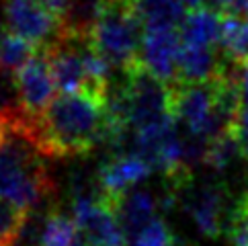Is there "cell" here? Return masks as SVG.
<instances>
[{
    "mask_svg": "<svg viewBox=\"0 0 248 246\" xmlns=\"http://www.w3.org/2000/svg\"><path fill=\"white\" fill-rule=\"evenodd\" d=\"M8 127H11V125H8V123H6L2 117H0V146H2L4 138H6V134H8Z\"/></svg>",
    "mask_w": 248,
    "mask_h": 246,
    "instance_id": "7402d4cb",
    "label": "cell"
},
{
    "mask_svg": "<svg viewBox=\"0 0 248 246\" xmlns=\"http://www.w3.org/2000/svg\"><path fill=\"white\" fill-rule=\"evenodd\" d=\"M232 66L221 56L217 58L214 47L181 43L179 51V82H211ZM236 66V64H234Z\"/></svg>",
    "mask_w": 248,
    "mask_h": 246,
    "instance_id": "30bf717a",
    "label": "cell"
},
{
    "mask_svg": "<svg viewBox=\"0 0 248 246\" xmlns=\"http://www.w3.org/2000/svg\"><path fill=\"white\" fill-rule=\"evenodd\" d=\"M152 170L154 169L150 166V162L140 154L121 152L113 154L109 160L101 164L99 172H96V183L105 195L119 203V199L131 189H136V184L148 179Z\"/></svg>",
    "mask_w": 248,
    "mask_h": 246,
    "instance_id": "9c48e42d",
    "label": "cell"
},
{
    "mask_svg": "<svg viewBox=\"0 0 248 246\" xmlns=\"http://www.w3.org/2000/svg\"><path fill=\"white\" fill-rule=\"evenodd\" d=\"M4 15L8 31L47 47L62 35V23L51 15L39 0H4Z\"/></svg>",
    "mask_w": 248,
    "mask_h": 246,
    "instance_id": "52a82bcc",
    "label": "cell"
},
{
    "mask_svg": "<svg viewBox=\"0 0 248 246\" xmlns=\"http://www.w3.org/2000/svg\"><path fill=\"white\" fill-rule=\"evenodd\" d=\"M131 246H176V238L164 219L154 217L129 240Z\"/></svg>",
    "mask_w": 248,
    "mask_h": 246,
    "instance_id": "ac0fdd59",
    "label": "cell"
},
{
    "mask_svg": "<svg viewBox=\"0 0 248 246\" xmlns=\"http://www.w3.org/2000/svg\"><path fill=\"white\" fill-rule=\"evenodd\" d=\"M0 117L11 127H27V117H25L21 105L16 74L4 68H0Z\"/></svg>",
    "mask_w": 248,
    "mask_h": 246,
    "instance_id": "9a60e30c",
    "label": "cell"
},
{
    "mask_svg": "<svg viewBox=\"0 0 248 246\" xmlns=\"http://www.w3.org/2000/svg\"><path fill=\"white\" fill-rule=\"evenodd\" d=\"M15 74H16V84H19L21 105H23L25 117H27V127H29L49 107V103L60 94L46 49L41 47Z\"/></svg>",
    "mask_w": 248,
    "mask_h": 246,
    "instance_id": "8992f818",
    "label": "cell"
},
{
    "mask_svg": "<svg viewBox=\"0 0 248 246\" xmlns=\"http://www.w3.org/2000/svg\"><path fill=\"white\" fill-rule=\"evenodd\" d=\"M141 31L127 0H99L96 16L88 29V43L111 66L125 72L141 62Z\"/></svg>",
    "mask_w": 248,
    "mask_h": 246,
    "instance_id": "3957f363",
    "label": "cell"
},
{
    "mask_svg": "<svg viewBox=\"0 0 248 246\" xmlns=\"http://www.w3.org/2000/svg\"><path fill=\"white\" fill-rule=\"evenodd\" d=\"M41 47H37L35 43L19 37L15 33H6L0 39V68L16 72L19 68H23L27 62L37 54Z\"/></svg>",
    "mask_w": 248,
    "mask_h": 246,
    "instance_id": "e0dca14e",
    "label": "cell"
},
{
    "mask_svg": "<svg viewBox=\"0 0 248 246\" xmlns=\"http://www.w3.org/2000/svg\"><path fill=\"white\" fill-rule=\"evenodd\" d=\"M181 2L185 6H189V8H197V6H203V0H181Z\"/></svg>",
    "mask_w": 248,
    "mask_h": 246,
    "instance_id": "603a6c76",
    "label": "cell"
},
{
    "mask_svg": "<svg viewBox=\"0 0 248 246\" xmlns=\"http://www.w3.org/2000/svg\"><path fill=\"white\" fill-rule=\"evenodd\" d=\"M6 29H8V25H6V15H4V0H0V39L6 35Z\"/></svg>",
    "mask_w": 248,
    "mask_h": 246,
    "instance_id": "44dd1931",
    "label": "cell"
},
{
    "mask_svg": "<svg viewBox=\"0 0 248 246\" xmlns=\"http://www.w3.org/2000/svg\"><path fill=\"white\" fill-rule=\"evenodd\" d=\"M242 107H248V60L242 66Z\"/></svg>",
    "mask_w": 248,
    "mask_h": 246,
    "instance_id": "ffe728a7",
    "label": "cell"
},
{
    "mask_svg": "<svg viewBox=\"0 0 248 246\" xmlns=\"http://www.w3.org/2000/svg\"><path fill=\"white\" fill-rule=\"evenodd\" d=\"M144 31L179 29L185 21V4L181 0H127Z\"/></svg>",
    "mask_w": 248,
    "mask_h": 246,
    "instance_id": "8fae6325",
    "label": "cell"
},
{
    "mask_svg": "<svg viewBox=\"0 0 248 246\" xmlns=\"http://www.w3.org/2000/svg\"><path fill=\"white\" fill-rule=\"evenodd\" d=\"M37 144L27 129L8 127L0 146V199L11 201L33 214L54 203L56 184Z\"/></svg>",
    "mask_w": 248,
    "mask_h": 246,
    "instance_id": "7a4b0ae2",
    "label": "cell"
},
{
    "mask_svg": "<svg viewBox=\"0 0 248 246\" xmlns=\"http://www.w3.org/2000/svg\"><path fill=\"white\" fill-rule=\"evenodd\" d=\"M221 16V33H219V46L221 56L230 64L244 66L248 60V15L236 13H219Z\"/></svg>",
    "mask_w": 248,
    "mask_h": 246,
    "instance_id": "5bb4252c",
    "label": "cell"
},
{
    "mask_svg": "<svg viewBox=\"0 0 248 246\" xmlns=\"http://www.w3.org/2000/svg\"><path fill=\"white\" fill-rule=\"evenodd\" d=\"M179 197L201 234H205L207 238H219L221 234H226L234 203H230V193L221 183L193 184L191 181L179 193Z\"/></svg>",
    "mask_w": 248,
    "mask_h": 246,
    "instance_id": "5b68a950",
    "label": "cell"
},
{
    "mask_svg": "<svg viewBox=\"0 0 248 246\" xmlns=\"http://www.w3.org/2000/svg\"><path fill=\"white\" fill-rule=\"evenodd\" d=\"M29 217H31L29 209L0 199V246L19 244Z\"/></svg>",
    "mask_w": 248,
    "mask_h": 246,
    "instance_id": "2e32d148",
    "label": "cell"
},
{
    "mask_svg": "<svg viewBox=\"0 0 248 246\" xmlns=\"http://www.w3.org/2000/svg\"><path fill=\"white\" fill-rule=\"evenodd\" d=\"M179 29H154L144 31L140 47V60L152 76L160 82L172 86L179 82V51H181Z\"/></svg>",
    "mask_w": 248,
    "mask_h": 246,
    "instance_id": "ba28073f",
    "label": "cell"
},
{
    "mask_svg": "<svg viewBox=\"0 0 248 246\" xmlns=\"http://www.w3.org/2000/svg\"><path fill=\"white\" fill-rule=\"evenodd\" d=\"M78 242L76 246H129L127 234L121 226L117 201L101 191L72 199Z\"/></svg>",
    "mask_w": 248,
    "mask_h": 246,
    "instance_id": "277c9868",
    "label": "cell"
},
{
    "mask_svg": "<svg viewBox=\"0 0 248 246\" xmlns=\"http://www.w3.org/2000/svg\"><path fill=\"white\" fill-rule=\"evenodd\" d=\"M221 33V16L209 6L191 8L181 25V39L183 43L201 47H214L219 43Z\"/></svg>",
    "mask_w": 248,
    "mask_h": 246,
    "instance_id": "7c38bea8",
    "label": "cell"
},
{
    "mask_svg": "<svg viewBox=\"0 0 248 246\" xmlns=\"http://www.w3.org/2000/svg\"><path fill=\"white\" fill-rule=\"evenodd\" d=\"M117 212L121 226L127 234V240H131L134 236L141 230L144 226H148L156 215V197H152L148 191H140V189H131L125 193L119 203H117Z\"/></svg>",
    "mask_w": 248,
    "mask_h": 246,
    "instance_id": "4fadbf2b",
    "label": "cell"
},
{
    "mask_svg": "<svg viewBox=\"0 0 248 246\" xmlns=\"http://www.w3.org/2000/svg\"><path fill=\"white\" fill-rule=\"evenodd\" d=\"M39 2L56 16V19L62 23V29H64L68 19H70V13H72L74 0H39Z\"/></svg>",
    "mask_w": 248,
    "mask_h": 246,
    "instance_id": "d6986e66",
    "label": "cell"
},
{
    "mask_svg": "<svg viewBox=\"0 0 248 246\" xmlns=\"http://www.w3.org/2000/svg\"><path fill=\"white\" fill-rule=\"evenodd\" d=\"M27 131L47 158L86 156L101 144L115 148L127 134L111 115L109 96L93 91L60 92Z\"/></svg>",
    "mask_w": 248,
    "mask_h": 246,
    "instance_id": "6da1fadb",
    "label": "cell"
}]
</instances>
